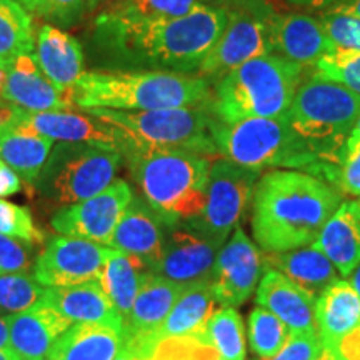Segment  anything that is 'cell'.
Wrapping results in <instances>:
<instances>
[{
	"label": "cell",
	"mask_w": 360,
	"mask_h": 360,
	"mask_svg": "<svg viewBox=\"0 0 360 360\" xmlns=\"http://www.w3.org/2000/svg\"><path fill=\"white\" fill-rule=\"evenodd\" d=\"M49 307L75 323H103L124 330V322L103 292L101 282L80 283L74 287H47L42 299Z\"/></svg>",
	"instance_id": "cb8c5ba5"
},
{
	"label": "cell",
	"mask_w": 360,
	"mask_h": 360,
	"mask_svg": "<svg viewBox=\"0 0 360 360\" xmlns=\"http://www.w3.org/2000/svg\"><path fill=\"white\" fill-rule=\"evenodd\" d=\"M217 360H220V359H217Z\"/></svg>",
	"instance_id": "680465c9"
},
{
	"label": "cell",
	"mask_w": 360,
	"mask_h": 360,
	"mask_svg": "<svg viewBox=\"0 0 360 360\" xmlns=\"http://www.w3.org/2000/svg\"><path fill=\"white\" fill-rule=\"evenodd\" d=\"M326 175L340 193L360 199V141L345 143L340 162Z\"/></svg>",
	"instance_id": "f35d334b"
},
{
	"label": "cell",
	"mask_w": 360,
	"mask_h": 360,
	"mask_svg": "<svg viewBox=\"0 0 360 360\" xmlns=\"http://www.w3.org/2000/svg\"><path fill=\"white\" fill-rule=\"evenodd\" d=\"M0 360H17L15 355L12 354L11 349H2L0 350Z\"/></svg>",
	"instance_id": "db71d44e"
},
{
	"label": "cell",
	"mask_w": 360,
	"mask_h": 360,
	"mask_svg": "<svg viewBox=\"0 0 360 360\" xmlns=\"http://www.w3.org/2000/svg\"><path fill=\"white\" fill-rule=\"evenodd\" d=\"M259 179L260 170L240 167L222 157L212 162L204 210L191 224L224 245L240 224Z\"/></svg>",
	"instance_id": "8fae6325"
},
{
	"label": "cell",
	"mask_w": 360,
	"mask_h": 360,
	"mask_svg": "<svg viewBox=\"0 0 360 360\" xmlns=\"http://www.w3.org/2000/svg\"><path fill=\"white\" fill-rule=\"evenodd\" d=\"M109 250V245L57 233L44 242L32 274L44 287H74L98 282Z\"/></svg>",
	"instance_id": "4fadbf2b"
},
{
	"label": "cell",
	"mask_w": 360,
	"mask_h": 360,
	"mask_svg": "<svg viewBox=\"0 0 360 360\" xmlns=\"http://www.w3.org/2000/svg\"><path fill=\"white\" fill-rule=\"evenodd\" d=\"M222 245L191 222L165 224L164 247L152 274L182 287L210 282Z\"/></svg>",
	"instance_id": "5bb4252c"
},
{
	"label": "cell",
	"mask_w": 360,
	"mask_h": 360,
	"mask_svg": "<svg viewBox=\"0 0 360 360\" xmlns=\"http://www.w3.org/2000/svg\"><path fill=\"white\" fill-rule=\"evenodd\" d=\"M287 120L321 159V169L335 167L360 115V94L312 74L297 89Z\"/></svg>",
	"instance_id": "8992f818"
},
{
	"label": "cell",
	"mask_w": 360,
	"mask_h": 360,
	"mask_svg": "<svg viewBox=\"0 0 360 360\" xmlns=\"http://www.w3.org/2000/svg\"><path fill=\"white\" fill-rule=\"evenodd\" d=\"M119 130L132 146L180 148L200 155H217L212 105L155 110H84Z\"/></svg>",
	"instance_id": "ba28073f"
},
{
	"label": "cell",
	"mask_w": 360,
	"mask_h": 360,
	"mask_svg": "<svg viewBox=\"0 0 360 360\" xmlns=\"http://www.w3.org/2000/svg\"><path fill=\"white\" fill-rule=\"evenodd\" d=\"M124 344L120 328L103 323H75L56 342L47 360H115Z\"/></svg>",
	"instance_id": "83f0119b"
},
{
	"label": "cell",
	"mask_w": 360,
	"mask_h": 360,
	"mask_svg": "<svg viewBox=\"0 0 360 360\" xmlns=\"http://www.w3.org/2000/svg\"><path fill=\"white\" fill-rule=\"evenodd\" d=\"M45 290L32 272L0 274V315H15L32 309L44 299Z\"/></svg>",
	"instance_id": "e575fe53"
},
{
	"label": "cell",
	"mask_w": 360,
	"mask_h": 360,
	"mask_svg": "<svg viewBox=\"0 0 360 360\" xmlns=\"http://www.w3.org/2000/svg\"><path fill=\"white\" fill-rule=\"evenodd\" d=\"M22 182L20 177L8 165L0 159V199H6L13 193L20 192Z\"/></svg>",
	"instance_id": "f6af8a7d"
},
{
	"label": "cell",
	"mask_w": 360,
	"mask_h": 360,
	"mask_svg": "<svg viewBox=\"0 0 360 360\" xmlns=\"http://www.w3.org/2000/svg\"><path fill=\"white\" fill-rule=\"evenodd\" d=\"M255 302L285 323L292 332H305L315 326V302L317 299L292 282L289 277L274 269H265L260 277Z\"/></svg>",
	"instance_id": "7402d4cb"
},
{
	"label": "cell",
	"mask_w": 360,
	"mask_h": 360,
	"mask_svg": "<svg viewBox=\"0 0 360 360\" xmlns=\"http://www.w3.org/2000/svg\"><path fill=\"white\" fill-rule=\"evenodd\" d=\"M315 326L323 349L330 350L360 328V295L347 278H339L315 302Z\"/></svg>",
	"instance_id": "d4e9b609"
},
{
	"label": "cell",
	"mask_w": 360,
	"mask_h": 360,
	"mask_svg": "<svg viewBox=\"0 0 360 360\" xmlns=\"http://www.w3.org/2000/svg\"><path fill=\"white\" fill-rule=\"evenodd\" d=\"M274 53L295 64L312 67L323 56L335 51L321 19L307 13H276L272 27Z\"/></svg>",
	"instance_id": "44dd1931"
},
{
	"label": "cell",
	"mask_w": 360,
	"mask_h": 360,
	"mask_svg": "<svg viewBox=\"0 0 360 360\" xmlns=\"http://www.w3.org/2000/svg\"><path fill=\"white\" fill-rule=\"evenodd\" d=\"M342 205V193L302 170L274 169L260 175L252 197V233L264 252L312 245Z\"/></svg>",
	"instance_id": "7a4b0ae2"
},
{
	"label": "cell",
	"mask_w": 360,
	"mask_h": 360,
	"mask_svg": "<svg viewBox=\"0 0 360 360\" xmlns=\"http://www.w3.org/2000/svg\"><path fill=\"white\" fill-rule=\"evenodd\" d=\"M39 255V245L24 238L0 233V274L30 272Z\"/></svg>",
	"instance_id": "ab89813d"
},
{
	"label": "cell",
	"mask_w": 360,
	"mask_h": 360,
	"mask_svg": "<svg viewBox=\"0 0 360 360\" xmlns=\"http://www.w3.org/2000/svg\"><path fill=\"white\" fill-rule=\"evenodd\" d=\"M315 360H334V359H332V355H330V352H328V350L323 349V352L321 354V357H317Z\"/></svg>",
	"instance_id": "6f0895ef"
},
{
	"label": "cell",
	"mask_w": 360,
	"mask_h": 360,
	"mask_svg": "<svg viewBox=\"0 0 360 360\" xmlns=\"http://www.w3.org/2000/svg\"><path fill=\"white\" fill-rule=\"evenodd\" d=\"M122 159L143 200L164 224L192 222L205 205L212 162L180 148L130 146Z\"/></svg>",
	"instance_id": "277c9868"
},
{
	"label": "cell",
	"mask_w": 360,
	"mask_h": 360,
	"mask_svg": "<svg viewBox=\"0 0 360 360\" xmlns=\"http://www.w3.org/2000/svg\"><path fill=\"white\" fill-rule=\"evenodd\" d=\"M212 137L217 155L240 167L321 169V159L292 129L287 115L272 119H244L220 122L215 119Z\"/></svg>",
	"instance_id": "52a82bcc"
},
{
	"label": "cell",
	"mask_w": 360,
	"mask_h": 360,
	"mask_svg": "<svg viewBox=\"0 0 360 360\" xmlns=\"http://www.w3.org/2000/svg\"><path fill=\"white\" fill-rule=\"evenodd\" d=\"M215 297L210 282L188 285L179 299L162 326L152 337L154 352L160 342L174 339H197L204 330L207 321L215 312Z\"/></svg>",
	"instance_id": "484cf974"
},
{
	"label": "cell",
	"mask_w": 360,
	"mask_h": 360,
	"mask_svg": "<svg viewBox=\"0 0 360 360\" xmlns=\"http://www.w3.org/2000/svg\"><path fill=\"white\" fill-rule=\"evenodd\" d=\"M87 8V0H45L44 15L52 22L70 25L80 19Z\"/></svg>",
	"instance_id": "7bdbcfd3"
},
{
	"label": "cell",
	"mask_w": 360,
	"mask_h": 360,
	"mask_svg": "<svg viewBox=\"0 0 360 360\" xmlns=\"http://www.w3.org/2000/svg\"><path fill=\"white\" fill-rule=\"evenodd\" d=\"M35 35L30 12L17 0H0V67L22 53H34Z\"/></svg>",
	"instance_id": "d6a6232c"
},
{
	"label": "cell",
	"mask_w": 360,
	"mask_h": 360,
	"mask_svg": "<svg viewBox=\"0 0 360 360\" xmlns=\"http://www.w3.org/2000/svg\"><path fill=\"white\" fill-rule=\"evenodd\" d=\"M312 245L334 264L342 278L352 276L360 264V219L350 202H342Z\"/></svg>",
	"instance_id": "f1b7e54d"
},
{
	"label": "cell",
	"mask_w": 360,
	"mask_h": 360,
	"mask_svg": "<svg viewBox=\"0 0 360 360\" xmlns=\"http://www.w3.org/2000/svg\"><path fill=\"white\" fill-rule=\"evenodd\" d=\"M134 192L124 179H115L105 191L87 200L60 207L52 215V229L60 236L109 245L117 224L132 200Z\"/></svg>",
	"instance_id": "9a60e30c"
},
{
	"label": "cell",
	"mask_w": 360,
	"mask_h": 360,
	"mask_svg": "<svg viewBox=\"0 0 360 360\" xmlns=\"http://www.w3.org/2000/svg\"><path fill=\"white\" fill-rule=\"evenodd\" d=\"M0 102L27 112L74 110V94L56 87L44 75L34 53H22L0 67Z\"/></svg>",
	"instance_id": "e0dca14e"
},
{
	"label": "cell",
	"mask_w": 360,
	"mask_h": 360,
	"mask_svg": "<svg viewBox=\"0 0 360 360\" xmlns=\"http://www.w3.org/2000/svg\"><path fill=\"white\" fill-rule=\"evenodd\" d=\"M350 205H352V210H354V214L357 215V217L360 219V199H359V200H354V202H350Z\"/></svg>",
	"instance_id": "11a10c76"
},
{
	"label": "cell",
	"mask_w": 360,
	"mask_h": 360,
	"mask_svg": "<svg viewBox=\"0 0 360 360\" xmlns=\"http://www.w3.org/2000/svg\"><path fill=\"white\" fill-rule=\"evenodd\" d=\"M197 339L209 345L220 360H245L244 322L233 307L215 310Z\"/></svg>",
	"instance_id": "1f68e13d"
},
{
	"label": "cell",
	"mask_w": 360,
	"mask_h": 360,
	"mask_svg": "<svg viewBox=\"0 0 360 360\" xmlns=\"http://www.w3.org/2000/svg\"><path fill=\"white\" fill-rule=\"evenodd\" d=\"M148 274L150 269L141 259L110 247L98 282L109 297L110 304L114 305L115 312L122 319L124 328L129 322L139 290Z\"/></svg>",
	"instance_id": "f546056e"
},
{
	"label": "cell",
	"mask_w": 360,
	"mask_h": 360,
	"mask_svg": "<svg viewBox=\"0 0 360 360\" xmlns=\"http://www.w3.org/2000/svg\"><path fill=\"white\" fill-rule=\"evenodd\" d=\"M264 269H274L319 299L322 292L342 278L334 264L315 245L289 252H264Z\"/></svg>",
	"instance_id": "4316f807"
},
{
	"label": "cell",
	"mask_w": 360,
	"mask_h": 360,
	"mask_svg": "<svg viewBox=\"0 0 360 360\" xmlns=\"http://www.w3.org/2000/svg\"><path fill=\"white\" fill-rule=\"evenodd\" d=\"M262 254L242 227H237L215 260L210 289L220 307H238L250 299L262 277Z\"/></svg>",
	"instance_id": "2e32d148"
},
{
	"label": "cell",
	"mask_w": 360,
	"mask_h": 360,
	"mask_svg": "<svg viewBox=\"0 0 360 360\" xmlns=\"http://www.w3.org/2000/svg\"><path fill=\"white\" fill-rule=\"evenodd\" d=\"M164 237V220L143 200V197L134 195L112 233L109 247L141 259L152 272L160 259Z\"/></svg>",
	"instance_id": "ffe728a7"
},
{
	"label": "cell",
	"mask_w": 360,
	"mask_h": 360,
	"mask_svg": "<svg viewBox=\"0 0 360 360\" xmlns=\"http://www.w3.org/2000/svg\"><path fill=\"white\" fill-rule=\"evenodd\" d=\"M202 4V0H109L102 12L129 20H160L187 15Z\"/></svg>",
	"instance_id": "836d02e7"
},
{
	"label": "cell",
	"mask_w": 360,
	"mask_h": 360,
	"mask_svg": "<svg viewBox=\"0 0 360 360\" xmlns=\"http://www.w3.org/2000/svg\"><path fill=\"white\" fill-rule=\"evenodd\" d=\"M8 349V317L0 315V350Z\"/></svg>",
	"instance_id": "681fc988"
},
{
	"label": "cell",
	"mask_w": 360,
	"mask_h": 360,
	"mask_svg": "<svg viewBox=\"0 0 360 360\" xmlns=\"http://www.w3.org/2000/svg\"><path fill=\"white\" fill-rule=\"evenodd\" d=\"M312 70L319 77L360 94V52L357 51L335 49L317 60Z\"/></svg>",
	"instance_id": "8d00e7d4"
},
{
	"label": "cell",
	"mask_w": 360,
	"mask_h": 360,
	"mask_svg": "<svg viewBox=\"0 0 360 360\" xmlns=\"http://www.w3.org/2000/svg\"><path fill=\"white\" fill-rule=\"evenodd\" d=\"M79 110H155L212 105V87L197 74L167 70H90L75 84Z\"/></svg>",
	"instance_id": "3957f363"
},
{
	"label": "cell",
	"mask_w": 360,
	"mask_h": 360,
	"mask_svg": "<svg viewBox=\"0 0 360 360\" xmlns=\"http://www.w3.org/2000/svg\"><path fill=\"white\" fill-rule=\"evenodd\" d=\"M227 24L197 75L219 80L245 62L274 53L272 27L276 11L267 0H227L222 6Z\"/></svg>",
	"instance_id": "30bf717a"
},
{
	"label": "cell",
	"mask_w": 360,
	"mask_h": 360,
	"mask_svg": "<svg viewBox=\"0 0 360 360\" xmlns=\"http://www.w3.org/2000/svg\"><path fill=\"white\" fill-rule=\"evenodd\" d=\"M357 141H360V115H359L357 122H355V125H354L352 132H350V137L347 142H357Z\"/></svg>",
	"instance_id": "f5cc1de1"
},
{
	"label": "cell",
	"mask_w": 360,
	"mask_h": 360,
	"mask_svg": "<svg viewBox=\"0 0 360 360\" xmlns=\"http://www.w3.org/2000/svg\"><path fill=\"white\" fill-rule=\"evenodd\" d=\"M290 334V328L269 310L255 307L249 314V345L257 359L274 357Z\"/></svg>",
	"instance_id": "d590c367"
},
{
	"label": "cell",
	"mask_w": 360,
	"mask_h": 360,
	"mask_svg": "<svg viewBox=\"0 0 360 360\" xmlns=\"http://www.w3.org/2000/svg\"><path fill=\"white\" fill-rule=\"evenodd\" d=\"M225 24V8L205 2L187 15L160 20H129L101 12L94 37L103 56L115 64L193 74Z\"/></svg>",
	"instance_id": "6da1fadb"
},
{
	"label": "cell",
	"mask_w": 360,
	"mask_h": 360,
	"mask_svg": "<svg viewBox=\"0 0 360 360\" xmlns=\"http://www.w3.org/2000/svg\"><path fill=\"white\" fill-rule=\"evenodd\" d=\"M186 287L170 282L167 278L148 274L135 299L129 322L124 328V349L139 357H152V337L157 332L175 300Z\"/></svg>",
	"instance_id": "ac0fdd59"
},
{
	"label": "cell",
	"mask_w": 360,
	"mask_h": 360,
	"mask_svg": "<svg viewBox=\"0 0 360 360\" xmlns=\"http://www.w3.org/2000/svg\"><path fill=\"white\" fill-rule=\"evenodd\" d=\"M305 67L269 53L236 67L220 77L212 96V112L220 122L244 119H272L285 115L297 89L304 82Z\"/></svg>",
	"instance_id": "5b68a950"
},
{
	"label": "cell",
	"mask_w": 360,
	"mask_h": 360,
	"mask_svg": "<svg viewBox=\"0 0 360 360\" xmlns=\"http://www.w3.org/2000/svg\"><path fill=\"white\" fill-rule=\"evenodd\" d=\"M53 141L15 125H0V159L25 182L35 184Z\"/></svg>",
	"instance_id": "4dcf8cb0"
},
{
	"label": "cell",
	"mask_w": 360,
	"mask_h": 360,
	"mask_svg": "<svg viewBox=\"0 0 360 360\" xmlns=\"http://www.w3.org/2000/svg\"><path fill=\"white\" fill-rule=\"evenodd\" d=\"M115 360H162V359L157 354L152 355V357H139V355H134L132 352H129L127 349H122V352L119 354V357Z\"/></svg>",
	"instance_id": "f907efd6"
},
{
	"label": "cell",
	"mask_w": 360,
	"mask_h": 360,
	"mask_svg": "<svg viewBox=\"0 0 360 360\" xmlns=\"http://www.w3.org/2000/svg\"><path fill=\"white\" fill-rule=\"evenodd\" d=\"M328 352L334 360H360V328L337 342Z\"/></svg>",
	"instance_id": "ee69618b"
},
{
	"label": "cell",
	"mask_w": 360,
	"mask_h": 360,
	"mask_svg": "<svg viewBox=\"0 0 360 360\" xmlns=\"http://www.w3.org/2000/svg\"><path fill=\"white\" fill-rule=\"evenodd\" d=\"M0 125H15L51 139L53 142L92 143L117 150L120 155L132 146L124 134L87 112L49 110L27 112L0 103Z\"/></svg>",
	"instance_id": "7c38bea8"
},
{
	"label": "cell",
	"mask_w": 360,
	"mask_h": 360,
	"mask_svg": "<svg viewBox=\"0 0 360 360\" xmlns=\"http://www.w3.org/2000/svg\"><path fill=\"white\" fill-rule=\"evenodd\" d=\"M103 0H87V11H94L98 4H102Z\"/></svg>",
	"instance_id": "9f6ffc18"
},
{
	"label": "cell",
	"mask_w": 360,
	"mask_h": 360,
	"mask_svg": "<svg viewBox=\"0 0 360 360\" xmlns=\"http://www.w3.org/2000/svg\"><path fill=\"white\" fill-rule=\"evenodd\" d=\"M34 57L51 82L72 92L84 75V52L77 39L56 25H42L35 37Z\"/></svg>",
	"instance_id": "603a6c76"
},
{
	"label": "cell",
	"mask_w": 360,
	"mask_h": 360,
	"mask_svg": "<svg viewBox=\"0 0 360 360\" xmlns=\"http://www.w3.org/2000/svg\"><path fill=\"white\" fill-rule=\"evenodd\" d=\"M122 155L92 143H53L35 188L52 205L67 207L105 191L117 179Z\"/></svg>",
	"instance_id": "9c48e42d"
},
{
	"label": "cell",
	"mask_w": 360,
	"mask_h": 360,
	"mask_svg": "<svg viewBox=\"0 0 360 360\" xmlns=\"http://www.w3.org/2000/svg\"><path fill=\"white\" fill-rule=\"evenodd\" d=\"M292 6L305 7V8H319V11H327L335 4L344 2V0H287Z\"/></svg>",
	"instance_id": "7dc6e473"
},
{
	"label": "cell",
	"mask_w": 360,
	"mask_h": 360,
	"mask_svg": "<svg viewBox=\"0 0 360 360\" xmlns=\"http://www.w3.org/2000/svg\"><path fill=\"white\" fill-rule=\"evenodd\" d=\"M72 327L47 304L8 315V349L17 360H47L56 342Z\"/></svg>",
	"instance_id": "d6986e66"
},
{
	"label": "cell",
	"mask_w": 360,
	"mask_h": 360,
	"mask_svg": "<svg viewBox=\"0 0 360 360\" xmlns=\"http://www.w3.org/2000/svg\"><path fill=\"white\" fill-rule=\"evenodd\" d=\"M323 352V344L317 328L305 332H292L285 345L269 359L255 360H315Z\"/></svg>",
	"instance_id": "b9f144b4"
},
{
	"label": "cell",
	"mask_w": 360,
	"mask_h": 360,
	"mask_svg": "<svg viewBox=\"0 0 360 360\" xmlns=\"http://www.w3.org/2000/svg\"><path fill=\"white\" fill-rule=\"evenodd\" d=\"M17 2H19L20 6L25 8V11L34 12V13H40V15H44L45 0H17Z\"/></svg>",
	"instance_id": "c3c4849f"
},
{
	"label": "cell",
	"mask_w": 360,
	"mask_h": 360,
	"mask_svg": "<svg viewBox=\"0 0 360 360\" xmlns=\"http://www.w3.org/2000/svg\"><path fill=\"white\" fill-rule=\"evenodd\" d=\"M0 233L24 238L37 245L45 242L44 232L35 227L30 210L6 199H0Z\"/></svg>",
	"instance_id": "74e56055"
},
{
	"label": "cell",
	"mask_w": 360,
	"mask_h": 360,
	"mask_svg": "<svg viewBox=\"0 0 360 360\" xmlns=\"http://www.w3.org/2000/svg\"><path fill=\"white\" fill-rule=\"evenodd\" d=\"M322 12H332V13H342V15L355 17V19H360V0H344V2L335 4L330 8Z\"/></svg>",
	"instance_id": "bcb514c9"
},
{
	"label": "cell",
	"mask_w": 360,
	"mask_h": 360,
	"mask_svg": "<svg viewBox=\"0 0 360 360\" xmlns=\"http://www.w3.org/2000/svg\"><path fill=\"white\" fill-rule=\"evenodd\" d=\"M319 19L337 49L360 52V19L332 12H322Z\"/></svg>",
	"instance_id": "60d3db41"
},
{
	"label": "cell",
	"mask_w": 360,
	"mask_h": 360,
	"mask_svg": "<svg viewBox=\"0 0 360 360\" xmlns=\"http://www.w3.org/2000/svg\"><path fill=\"white\" fill-rule=\"evenodd\" d=\"M347 281L352 283V287L355 289V292H357V294L360 295V264H359V267L354 270L352 276H350Z\"/></svg>",
	"instance_id": "816d5d0a"
}]
</instances>
